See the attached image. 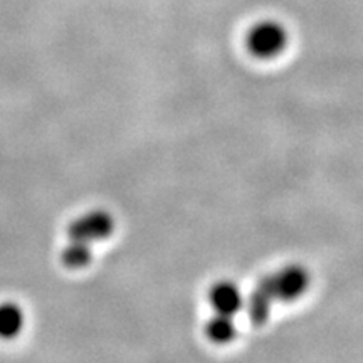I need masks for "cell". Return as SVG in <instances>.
<instances>
[{
    "mask_svg": "<svg viewBox=\"0 0 363 363\" xmlns=\"http://www.w3.org/2000/svg\"><path fill=\"white\" fill-rule=\"evenodd\" d=\"M113 233H115V219L110 212L101 211V208L86 212L67 227V238L86 244L101 242Z\"/></svg>",
    "mask_w": 363,
    "mask_h": 363,
    "instance_id": "3",
    "label": "cell"
},
{
    "mask_svg": "<svg viewBox=\"0 0 363 363\" xmlns=\"http://www.w3.org/2000/svg\"><path fill=\"white\" fill-rule=\"evenodd\" d=\"M26 326V313L16 303L0 305V338L13 340L22 333Z\"/></svg>",
    "mask_w": 363,
    "mask_h": 363,
    "instance_id": "5",
    "label": "cell"
},
{
    "mask_svg": "<svg viewBox=\"0 0 363 363\" xmlns=\"http://www.w3.org/2000/svg\"><path fill=\"white\" fill-rule=\"evenodd\" d=\"M61 261L69 269H83V267H86L93 261L91 244L69 239V242L66 244V247L61 252Z\"/></svg>",
    "mask_w": 363,
    "mask_h": 363,
    "instance_id": "8",
    "label": "cell"
},
{
    "mask_svg": "<svg viewBox=\"0 0 363 363\" xmlns=\"http://www.w3.org/2000/svg\"><path fill=\"white\" fill-rule=\"evenodd\" d=\"M289 35L286 27L278 21H261L254 24L246 35L249 52L257 59H274L288 48Z\"/></svg>",
    "mask_w": 363,
    "mask_h": 363,
    "instance_id": "2",
    "label": "cell"
},
{
    "mask_svg": "<svg viewBox=\"0 0 363 363\" xmlns=\"http://www.w3.org/2000/svg\"><path fill=\"white\" fill-rule=\"evenodd\" d=\"M206 335L211 342L217 345L230 343L238 335V325H235L234 316L220 315L216 313L206 325Z\"/></svg>",
    "mask_w": 363,
    "mask_h": 363,
    "instance_id": "7",
    "label": "cell"
},
{
    "mask_svg": "<svg viewBox=\"0 0 363 363\" xmlns=\"http://www.w3.org/2000/svg\"><path fill=\"white\" fill-rule=\"evenodd\" d=\"M208 303L214 313L235 316L240 310H244L246 296L234 281H217L208 289Z\"/></svg>",
    "mask_w": 363,
    "mask_h": 363,
    "instance_id": "4",
    "label": "cell"
},
{
    "mask_svg": "<svg viewBox=\"0 0 363 363\" xmlns=\"http://www.w3.org/2000/svg\"><path fill=\"white\" fill-rule=\"evenodd\" d=\"M259 284L271 294L274 301H294L308 291L311 276L306 267L299 264H288L272 274L259 279Z\"/></svg>",
    "mask_w": 363,
    "mask_h": 363,
    "instance_id": "1",
    "label": "cell"
},
{
    "mask_svg": "<svg viewBox=\"0 0 363 363\" xmlns=\"http://www.w3.org/2000/svg\"><path fill=\"white\" fill-rule=\"evenodd\" d=\"M274 303L276 301L271 298V294L267 293L259 283H257L256 288H254V291L246 298L244 308H246L249 320H251L254 325H262L266 323L267 318H269L271 308Z\"/></svg>",
    "mask_w": 363,
    "mask_h": 363,
    "instance_id": "6",
    "label": "cell"
}]
</instances>
